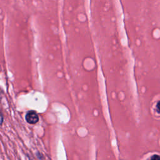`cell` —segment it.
<instances>
[{"label": "cell", "mask_w": 160, "mask_h": 160, "mask_svg": "<svg viewBox=\"0 0 160 160\" xmlns=\"http://www.w3.org/2000/svg\"><path fill=\"white\" fill-rule=\"evenodd\" d=\"M25 120L28 124H35L39 121V118L36 111L34 110H30L25 114Z\"/></svg>", "instance_id": "1"}, {"label": "cell", "mask_w": 160, "mask_h": 160, "mask_svg": "<svg viewBox=\"0 0 160 160\" xmlns=\"http://www.w3.org/2000/svg\"><path fill=\"white\" fill-rule=\"evenodd\" d=\"M36 155L37 158H38L39 160H45V158H44L43 155H42L41 153H40V152H37L36 154Z\"/></svg>", "instance_id": "2"}, {"label": "cell", "mask_w": 160, "mask_h": 160, "mask_svg": "<svg viewBox=\"0 0 160 160\" xmlns=\"http://www.w3.org/2000/svg\"><path fill=\"white\" fill-rule=\"evenodd\" d=\"M4 122V118L2 113L0 111V126H2Z\"/></svg>", "instance_id": "3"}, {"label": "cell", "mask_w": 160, "mask_h": 160, "mask_svg": "<svg viewBox=\"0 0 160 160\" xmlns=\"http://www.w3.org/2000/svg\"><path fill=\"white\" fill-rule=\"evenodd\" d=\"M150 160H160V156L157 155H155L151 157Z\"/></svg>", "instance_id": "4"}, {"label": "cell", "mask_w": 160, "mask_h": 160, "mask_svg": "<svg viewBox=\"0 0 160 160\" xmlns=\"http://www.w3.org/2000/svg\"><path fill=\"white\" fill-rule=\"evenodd\" d=\"M156 108H157L158 112L159 113H160V101L158 102L157 105H156Z\"/></svg>", "instance_id": "5"}]
</instances>
